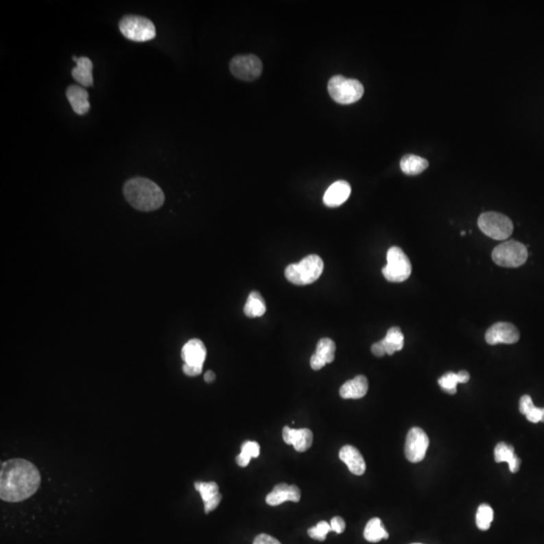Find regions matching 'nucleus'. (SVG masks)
Instances as JSON below:
<instances>
[{
  "instance_id": "nucleus-29",
  "label": "nucleus",
  "mask_w": 544,
  "mask_h": 544,
  "mask_svg": "<svg viewBox=\"0 0 544 544\" xmlns=\"http://www.w3.org/2000/svg\"><path fill=\"white\" fill-rule=\"evenodd\" d=\"M458 383H460L459 376L453 372H449L438 379V384L448 394H455L457 392Z\"/></svg>"
},
{
  "instance_id": "nucleus-38",
  "label": "nucleus",
  "mask_w": 544,
  "mask_h": 544,
  "mask_svg": "<svg viewBox=\"0 0 544 544\" xmlns=\"http://www.w3.org/2000/svg\"><path fill=\"white\" fill-rule=\"evenodd\" d=\"M204 379H205V381L207 382V383H212V382L214 381L215 379H216V375H215L214 372L211 371V370H209V371L206 372L205 377H204Z\"/></svg>"
},
{
  "instance_id": "nucleus-40",
  "label": "nucleus",
  "mask_w": 544,
  "mask_h": 544,
  "mask_svg": "<svg viewBox=\"0 0 544 544\" xmlns=\"http://www.w3.org/2000/svg\"><path fill=\"white\" fill-rule=\"evenodd\" d=\"M414 544H421V543H414Z\"/></svg>"
},
{
  "instance_id": "nucleus-35",
  "label": "nucleus",
  "mask_w": 544,
  "mask_h": 544,
  "mask_svg": "<svg viewBox=\"0 0 544 544\" xmlns=\"http://www.w3.org/2000/svg\"><path fill=\"white\" fill-rule=\"evenodd\" d=\"M309 363H311V368L316 370V371H317V370L322 369L324 365H327L326 363H324V361H322V359H320V357L316 354H314L313 356L311 357V361H309Z\"/></svg>"
},
{
  "instance_id": "nucleus-18",
  "label": "nucleus",
  "mask_w": 544,
  "mask_h": 544,
  "mask_svg": "<svg viewBox=\"0 0 544 544\" xmlns=\"http://www.w3.org/2000/svg\"><path fill=\"white\" fill-rule=\"evenodd\" d=\"M66 96L75 113L78 115H85L88 113L90 109V103L88 100L89 94L86 91L85 88L80 85L69 86Z\"/></svg>"
},
{
  "instance_id": "nucleus-33",
  "label": "nucleus",
  "mask_w": 544,
  "mask_h": 544,
  "mask_svg": "<svg viewBox=\"0 0 544 544\" xmlns=\"http://www.w3.org/2000/svg\"><path fill=\"white\" fill-rule=\"evenodd\" d=\"M253 544H281L274 537L268 534H259L255 537Z\"/></svg>"
},
{
  "instance_id": "nucleus-9",
  "label": "nucleus",
  "mask_w": 544,
  "mask_h": 544,
  "mask_svg": "<svg viewBox=\"0 0 544 544\" xmlns=\"http://www.w3.org/2000/svg\"><path fill=\"white\" fill-rule=\"evenodd\" d=\"M207 357V349L199 339L190 340L182 349V358L185 365L182 371L186 375L195 377L203 370L204 362Z\"/></svg>"
},
{
  "instance_id": "nucleus-39",
  "label": "nucleus",
  "mask_w": 544,
  "mask_h": 544,
  "mask_svg": "<svg viewBox=\"0 0 544 544\" xmlns=\"http://www.w3.org/2000/svg\"><path fill=\"white\" fill-rule=\"evenodd\" d=\"M541 421L544 423V408H541Z\"/></svg>"
},
{
  "instance_id": "nucleus-10",
  "label": "nucleus",
  "mask_w": 544,
  "mask_h": 544,
  "mask_svg": "<svg viewBox=\"0 0 544 544\" xmlns=\"http://www.w3.org/2000/svg\"><path fill=\"white\" fill-rule=\"evenodd\" d=\"M262 62L255 55L236 56L230 63V71L237 79L253 81L261 75Z\"/></svg>"
},
{
  "instance_id": "nucleus-17",
  "label": "nucleus",
  "mask_w": 544,
  "mask_h": 544,
  "mask_svg": "<svg viewBox=\"0 0 544 544\" xmlns=\"http://www.w3.org/2000/svg\"><path fill=\"white\" fill-rule=\"evenodd\" d=\"M340 459L348 466L350 472L356 476H361L366 471V463L360 451L355 447L345 446L341 449L339 453Z\"/></svg>"
},
{
  "instance_id": "nucleus-26",
  "label": "nucleus",
  "mask_w": 544,
  "mask_h": 544,
  "mask_svg": "<svg viewBox=\"0 0 544 544\" xmlns=\"http://www.w3.org/2000/svg\"><path fill=\"white\" fill-rule=\"evenodd\" d=\"M335 353H336V344L332 339L322 338L320 340L315 354L318 355L326 364H330L335 360Z\"/></svg>"
},
{
  "instance_id": "nucleus-2",
  "label": "nucleus",
  "mask_w": 544,
  "mask_h": 544,
  "mask_svg": "<svg viewBox=\"0 0 544 544\" xmlns=\"http://www.w3.org/2000/svg\"><path fill=\"white\" fill-rule=\"evenodd\" d=\"M126 199L133 208L143 212L158 210L165 203V193L152 180L145 178H134L124 185Z\"/></svg>"
},
{
  "instance_id": "nucleus-25",
  "label": "nucleus",
  "mask_w": 544,
  "mask_h": 544,
  "mask_svg": "<svg viewBox=\"0 0 544 544\" xmlns=\"http://www.w3.org/2000/svg\"><path fill=\"white\" fill-rule=\"evenodd\" d=\"M364 537L369 543H379L382 539H388L389 534L382 526L379 518H372L365 528Z\"/></svg>"
},
{
  "instance_id": "nucleus-22",
  "label": "nucleus",
  "mask_w": 544,
  "mask_h": 544,
  "mask_svg": "<svg viewBox=\"0 0 544 544\" xmlns=\"http://www.w3.org/2000/svg\"><path fill=\"white\" fill-rule=\"evenodd\" d=\"M427 167H429V161L414 154H406L401 161V171L407 176L419 175Z\"/></svg>"
},
{
  "instance_id": "nucleus-23",
  "label": "nucleus",
  "mask_w": 544,
  "mask_h": 544,
  "mask_svg": "<svg viewBox=\"0 0 544 544\" xmlns=\"http://www.w3.org/2000/svg\"><path fill=\"white\" fill-rule=\"evenodd\" d=\"M385 352L387 355H393L395 352L401 351L404 346V336L399 327L389 329L386 337L381 340Z\"/></svg>"
},
{
  "instance_id": "nucleus-3",
  "label": "nucleus",
  "mask_w": 544,
  "mask_h": 544,
  "mask_svg": "<svg viewBox=\"0 0 544 544\" xmlns=\"http://www.w3.org/2000/svg\"><path fill=\"white\" fill-rule=\"evenodd\" d=\"M324 270V261L318 255L305 257L298 263L290 264L285 268V277L296 285H307L320 279Z\"/></svg>"
},
{
  "instance_id": "nucleus-24",
  "label": "nucleus",
  "mask_w": 544,
  "mask_h": 544,
  "mask_svg": "<svg viewBox=\"0 0 544 544\" xmlns=\"http://www.w3.org/2000/svg\"><path fill=\"white\" fill-rule=\"evenodd\" d=\"M265 302L261 294L258 292H250L244 305L245 315L248 318H259L265 314Z\"/></svg>"
},
{
  "instance_id": "nucleus-8",
  "label": "nucleus",
  "mask_w": 544,
  "mask_h": 544,
  "mask_svg": "<svg viewBox=\"0 0 544 544\" xmlns=\"http://www.w3.org/2000/svg\"><path fill=\"white\" fill-rule=\"evenodd\" d=\"M412 263L407 255L397 246L391 247L387 252V264L382 270L385 279L391 283H402L412 274Z\"/></svg>"
},
{
  "instance_id": "nucleus-28",
  "label": "nucleus",
  "mask_w": 544,
  "mask_h": 544,
  "mask_svg": "<svg viewBox=\"0 0 544 544\" xmlns=\"http://www.w3.org/2000/svg\"><path fill=\"white\" fill-rule=\"evenodd\" d=\"M494 519V511L491 506L482 504L479 506L476 515V524L480 530H488Z\"/></svg>"
},
{
  "instance_id": "nucleus-34",
  "label": "nucleus",
  "mask_w": 544,
  "mask_h": 544,
  "mask_svg": "<svg viewBox=\"0 0 544 544\" xmlns=\"http://www.w3.org/2000/svg\"><path fill=\"white\" fill-rule=\"evenodd\" d=\"M526 417L530 423H537L539 421H541V408L536 407L535 406L534 408L530 410L528 414H526Z\"/></svg>"
},
{
  "instance_id": "nucleus-37",
  "label": "nucleus",
  "mask_w": 544,
  "mask_h": 544,
  "mask_svg": "<svg viewBox=\"0 0 544 544\" xmlns=\"http://www.w3.org/2000/svg\"><path fill=\"white\" fill-rule=\"evenodd\" d=\"M458 376H459L460 383H466L470 380V374L464 370L458 372Z\"/></svg>"
},
{
  "instance_id": "nucleus-5",
  "label": "nucleus",
  "mask_w": 544,
  "mask_h": 544,
  "mask_svg": "<svg viewBox=\"0 0 544 544\" xmlns=\"http://www.w3.org/2000/svg\"><path fill=\"white\" fill-rule=\"evenodd\" d=\"M528 257V247L515 240L505 241L492 252L494 262L503 268H519L525 263Z\"/></svg>"
},
{
  "instance_id": "nucleus-14",
  "label": "nucleus",
  "mask_w": 544,
  "mask_h": 544,
  "mask_svg": "<svg viewBox=\"0 0 544 544\" xmlns=\"http://www.w3.org/2000/svg\"><path fill=\"white\" fill-rule=\"evenodd\" d=\"M283 438L285 444L292 445L296 451L304 453L313 445V432L309 429H294L283 427Z\"/></svg>"
},
{
  "instance_id": "nucleus-20",
  "label": "nucleus",
  "mask_w": 544,
  "mask_h": 544,
  "mask_svg": "<svg viewBox=\"0 0 544 544\" xmlns=\"http://www.w3.org/2000/svg\"><path fill=\"white\" fill-rule=\"evenodd\" d=\"M77 66L72 70V76L74 80L82 87H90L93 85V63L87 57H73Z\"/></svg>"
},
{
  "instance_id": "nucleus-27",
  "label": "nucleus",
  "mask_w": 544,
  "mask_h": 544,
  "mask_svg": "<svg viewBox=\"0 0 544 544\" xmlns=\"http://www.w3.org/2000/svg\"><path fill=\"white\" fill-rule=\"evenodd\" d=\"M260 453V446L257 442H245L241 447V453L236 458V462L240 466H247L252 458H257Z\"/></svg>"
},
{
  "instance_id": "nucleus-1",
  "label": "nucleus",
  "mask_w": 544,
  "mask_h": 544,
  "mask_svg": "<svg viewBox=\"0 0 544 544\" xmlns=\"http://www.w3.org/2000/svg\"><path fill=\"white\" fill-rule=\"evenodd\" d=\"M40 484V474L31 462L12 459L1 464L0 498L5 502H21L36 494Z\"/></svg>"
},
{
  "instance_id": "nucleus-12",
  "label": "nucleus",
  "mask_w": 544,
  "mask_h": 544,
  "mask_svg": "<svg viewBox=\"0 0 544 544\" xmlns=\"http://www.w3.org/2000/svg\"><path fill=\"white\" fill-rule=\"evenodd\" d=\"M520 333L510 322H500L493 324L486 333V342L489 345L515 344L519 341Z\"/></svg>"
},
{
  "instance_id": "nucleus-11",
  "label": "nucleus",
  "mask_w": 544,
  "mask_h": 544,
  "mask_svg": "<svg viewBox=\"0 0 544 544\" xmlns=\"http://www.w3.org/2000/svg\"><path fill=\"white\" fill-rule=\"evenodd\" d=\"M429 436L425 431L419 427H412L408 431L405 448H404L406 459L412 463H419L423 461L429 449Z\"/></svg>"
},
{
  "instance_id": "nucleus-15",
  "label": "nucleus",
  "mask_w": 544,
  "mask_h": 544,
  "mask_svg": "<svg viewBox=\"0 0 544 544\" xmlns=\"http://www.w3.org/2000/svg\"><path fill=\"white\" fill-rule=\"evenodd\" d=\"M351 195V186L346 180H338L329 187L324 195V204L328 207H339Z\"/></svg>"
},
{
  "instance_id": "nucleus-30",
  "label": "nucleus",
  "mask_w": 544,
  "mask_h": 544,
  "mask_svg": "<svg viewBox=\"0 0 544 544\" xmlns=\"http://www.w3.org/2000/svg\"><path fill=\"white\" fill-rule=\"evenodd\" d=\"M331 531H332V528H331L330 523L326 521H320L315 528H309L307 530V533H309V537H311V539H316V541H324L327 535Z\"/></svg>"
},
{
  "instance_id": "nucleus-19",
  "label": "nucleus",
  "mask_w": 544,
  "mask_h": 544,
  "mask_svg": "<svg viewBox=\"0 0 544 544\" xmlns=\"http://www.w3.org/2000/svg\"><path fill=\"white\" fill-rule=\"evenodd\" d=\"M368 380L364 375H358L342 385L340 395L344 399H360L368 392Z\"/></svg>"
},
{
  "instance_id": "nucleus-31",
  "label": "nucleus",
  "mask_w": 544,
  "mask_h": 544,
  "mask_svg": "<svg viewBox=\"0 0 544 544\" xmlns=\"http://www.w3.org/2000/svg\"><path fill=\"white\" fill-rule=\"evenodd\" d=\"M534 407L535 405L534 403H533L532 399H531L529 395H523V397L520 399L519 410L520 412L524 414V416H526V414Z\"/></svg>"
},
{
  "instance_id": "nucleus-6",
  "label": "nucleus",
  "mask_w": 544,
  "mask_h": 544,
  "mask_svg": "<svg viewBox=\"0 0 544 544\" xmlns=\"http://www.w3.org/2000/svg\"><path fill=\"white\" fill-rule=\"evenodd\" d=\"M119 29L128 40L147 42L156 38V27L152 21L139 16H126L120 21Z\"/></svg>"
},
{
  "instance_id": "nucleus-4",
  "label": "nucleus",
  "mask_w": 544,
  "mask_h": 544,
  "mask_svg": "<svg viewBox=\"0 0 544 544\" xmlns=\"http://www.w3.org/2000/svg\"><path fill=\"white\" fill-rule=\"evenodd\" d=\"M328 90L333 100L345 105L357 102L364 94V87L360 82L355 79H347L341 75L331 78L328 83Z\"/></svg>"
},
{
  "instance_id": "nucleus-32",
  "label": "nucleus",
  "mask_w": 544,
  "mask_h": 544,
  "mask_svg": "<svg viewBox=\"0 0 544 544\" xmlns=\"http://www.w3.org/2000/svg\"><path fill=\"white\" fill-rule=\"evenodd\" d=\"M330 525L331 528H332V531L338 533V534H341L346 529L345 521H344L343 518L339 517V516H336V517L331 520Z\"/></svg>"
},
{
  "instance_id": "nucleus-13",
  "label": "nucleus",
  "mask_w": 544,
  "mask_h": 544,
  "mask_svg": "<svg viewBox=\"0 0 544 544\" xmlns=\"http://www.w3.org/2000/svg\"><path fill=\"white\" fill-rule=\"evenodd\" d=\"M300 496L302 493L298 486L281 483L275 486L272 491L268 494L266 497V503L270 506H279L287 501L300 502Z\"/></svg>"
},
{
  "instance_id": "nucleus-21",
  "label": "nucleus",
  "mask_w": 544,
  "mask_h": 544,
  "mask_svg": "<svg viewBox=\"0 0 544 544\" xmlns=\"http://www.w3.org/2000/svg\"><path fill=\"white\" fill-rule=\"evenodd\" d=\"M495 461L497 463H508L509 470L511 473H517L520 468L519 458L514 451L512 446L505 444V442H499L495 448Z\"/></svg>"
},
{
  "instance_id": "nucleus-16",
  "label": "nucleus",
  "mask_w": 544,
  "mask_h": 544,
  "mask_svg": "<svg viewBox=\"0 0 544 544\" xmlns=\"http://www.w3.org/2000/svg\"><path fill=\"white\" fill-rule=\"evenodd\" d=\"M195 488L205 504V513H210L220 504L222 495L219 493V486L215 482H196Z\"/></svg>"
},
{
  "instance_id": "nucleus-36",
  "label": "nucleus",
  "mask_w": 544,
  "mask_h": 544,
  "mask_svg": "<svg viewBox=\"0 0 544 544\" xmlns=\"http://www.w3.org/2000/svg\"><path fill=\"white\" fill-rule=\"evenodd\" d=\"M371 351L374 355H375V356L377 357H383L384 355H386V352H385V349L383 345H382L381 341L373 344V346H372L371 348Z\"/></svg>"
},
{
  "instance_id": "nucleus-7",
  "label": "nucleus",
  "mask_w": 544,
  "mask_h": 544,
  "mask_svg": "<svg viewBox=\"0 0 544 544\" xmlns=\"http://www.w3.org/2000/svg\"><path fill=\"white\" fill-rule=\"evenodd\" d=\"M478 225L484 234L494 240L508 239L513 233L512 221L500 213H484L479 218Z\"/></svg>"
}]
</instances>
